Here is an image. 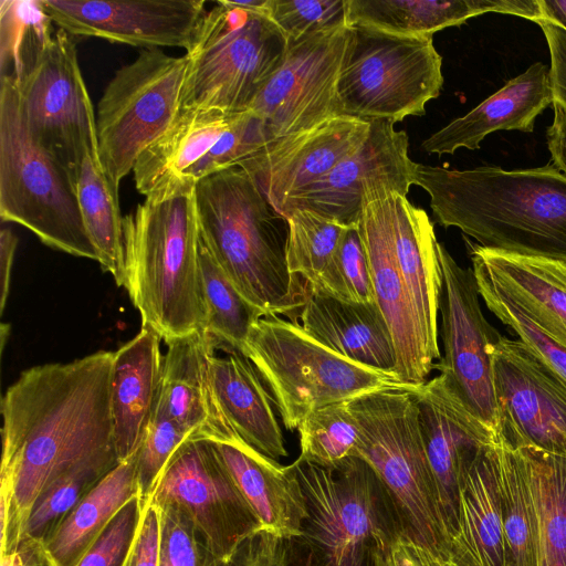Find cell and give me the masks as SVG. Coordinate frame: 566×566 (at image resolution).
Returning <instances> with one entry per match:
<instances>
[{
	"label": "cell",
	"instance_id": "2",
	"mask_svg": "<svg viewBox=\"0 0 566 566\" xmlns=\"http://www.w3.org/2000/svg\"><path fill=\"white\" fill-rule=\"evenodd\" d=\"M413 185L429 195L439 224L479 245L566 263V175L553 164L458 170L417 163Z\"/></svg>",
	"mask_w": 566,
	"mask_h": 566
},
{
	"label": "cell",
	"instance_id": "52",
	"mask_svg": "<svg viewBox=\"0 0 566 566\" xmlns=\"http://www.w3.org/2000/svg\"><path fill=\"white\" fill-rule=\"evenodd\" d=\"M554 119L547 128V145L553 165L566 175V111L553 104Z\"/></svg>",
	"mask_w": 566,
	"mask_h": 566
},
{
	"label": "cell",
	"instance_id": "47",
	"mask_svg": "<svg viewBox=\"0 0 566 566\" xmlns=\"http://www.w3.org/2000/svg\"><path fill=\"white\" fill-rule=\"evenodd\" d=\"M146 500L132 497L76 566H122L136 536Z\"/></svg>",
	"mask_w": 566,
	"mask_h": 566
},
{
	"label": "cell",
	"instance_id": "44",
	"mask_svg": "<svg viewBox=\"0 0 566 566\" xmlns=\"http://www.w3.org/2000/svg\"><path fill=\"white\" fill-rule=\"evenodd\" d=\"M193 434L177 422L153 409L145 428L137 457V480L142 496L147 500L177 449Z\"/></svg>",
	"mask_w": 566,
	"mask_h": 566
},
{
	"label": "cell",
	"instance_id": "41",
	"mask_svg": "<svg viewBox=\"0 0 566 566\" xmlns=\"http://www.w3.org/2000/svg\"><path fill=\"white\" fill-rule=\"evenodd\" d=\"M298 459L321 467H334L350 455L358 429L349 400L324 406L308 415L297 427Z\"/></svg>",
	"mask_w": 566,
	"mask_h": 566
},
{
	"label": "cell",
	"instance_id": "53",
	"mask_svg": "<svg viewBox=\"0 0 566 566\" xmlns=\"http://www.w3.org/2000/svg\"><path fill=\"white\" fill-rule=\"evenodd\" d=\"M18 245V238L10 229H2L0 232V312L2 313L7 303L11 269Z\"/></svg>",
	"mask_w": 566,
	"mask_h": 566
},
{
	"label": "cell",
	"instance_id": "7",
	"mask_svg": "<svg viewBox=\"0 0 566 566\" xmlns=\"http://www.w3.org/2000/svg\"><path fill=\"white\" fill-rule=\"evenodd\" d=\"M0 217L50 248L98 262L70 170L33 137L8 77L0 78Z\"/></svg>",
	"mask_w": 566,
	"mask_h": 566
},
{
	"label": "cell",
	"instance_id": "27",
	"mask_svg": "<svg viewBox=\"0 0 566 566\" xmlns=\"http://www.w3.org/2000/svg\"><path fill=\"white\" fill-rule=\"evenodd\" d=\"M297 319L308 336L336 354L396 374L392 336L376 302L350 303L310 289Z\"/></svg>",
	"mask_w": 566,
	"mask_h": 566
},
{
	"label": "cell",
	"instance_id": "48",
	"mask_svg": "<svg viewBox=\"0 0 566 566\" xmlns=\"http://www.w3.org/2000/svg\"><path fill=\"white\" fill-rule=\"evenodd\" d=\"M293 542L261 528L238 547L229 566H295Z\"/></svg>",
	"mask_w": 566,
	"mask_h": 566
},
{
	"label": "cell",
	"instance_id": "4",
	"mask_svg": "<svg viewBox=\"0 0 566 566\" xmlns=\"http://www.w3.org/2000/svg\"><path fill=\"white\" fill-rule=\"evenodd\" d=\"M124 286L143 326L168 342L206 329L195 189L123 217Z\"/></svg>",
	"mask_w": 566,
	"mask_h": 566
},
{
	"label": "cell",
	"instance_id": "22",
	"mask_svg": "<svg viewBox=\"0 0 566 566\" xmlns=\"http://www.w3.org/2000/svg\"><path fill=\"white\" fill-rule=\"evenodd\" d=\"M166 343L168 350L153 409L195 439L243 441L224 417L212 387L210 357L217 349L211 336L203 329Z\"/></svg>",
	"mask_w": 566,
	"mask_h": 566
},
{
	"label": "cell",
	"instance_id": "38",
	"mask_svg": "<svg viewBox=\"0 0 566 566\" xmlns=\"http://www.w3.org/2000/svg\"><path fill=\"white\" fill-rule=\"evenodd\" d=\"M52 23L41 0L0 1V78L23 82L53 36Z\"/></svg>",
	"mask_w": 566,
	"mask_h": 566
},
{
	"label": "cell",
	"instance_id": "39",
	"mask_svg": "<svg viewBox=\"0 0 566 566\" xmlns=\"http://www.w3.org/2000/svg\"><path fill=\"white\" fill-rule=\"evenodd\" d=\"M284 217L289 224L287 269L314 286L352 227L303 208L291 209Z\"/></svg>",
	"mask_w": 566,
	"mask_h": 566
},
{
	"label": "cell",
	"instance_id": "31",
	"mask_svg": "<svg viewBox=\"0 0 566 566\" xmlns=\"http://www.w3.org/2000/svg\"><path fill=\"white\" fill-rule=\"evenodd\" d=\"M346 23L408 36H430L468 19L500 12L537 22L538 0H345Z\"/></svg>",
	"mask_w": 566,
	"mask_h": 566
},
{
	"label": "cell",
	"instance_id": "1",
	"mask_svg": "<svg viewBox=\"0 0 566 566\" xmlns=\"http://www.w3.org/2000/svg\"><path fill=\"white\" fill-rule=\"evenodd\" d=\"M114 352L21 373L1 399L0 478L12 481V503L0 526V557H11L45 488L91 461L118 460L112 417ZM119 461V460H118Z\"/></svg>",
	"mask_w": 566,
	"mask_h": 566
},
{
	"label": "cell",
	"instance_id": "15",
	"mask_svg": "<svg viewBox=\"0 0 566 566\" xmlns=\"http://www.w3.org/2000/svg\"><path fill=\"white\" fill-rule=\"evenodd\" d=\"M496 429L515 447L566 457V381L521 339L490 344Z\"/></svg>",
	"mask_w": 566,
	"mask_h": 566
},
{
	"label": "cell",
	"instance_id": "34",
	"mask_svg": "<svg viewBox=\"0 0 566 566\" xmlns=\"http://www.w3.org/2000/svg\"><path fill=\"white\" fill-rule=\"evenodd\" d=\"M69 170L84 224L98 253V263L122 286L123 217L119 212L118 193L106 177L97 144L86 142Z\"/></svg>",
	"mask_w": 566,
	"mask_h": 566
},
{
	"label": "cell",
	"instance_id": "37",
	"mask_svg": "<svg viewBox=\"0 0 566 566\" xmlns=\"http://www.w3.org/2000/svg\"><path fill=\"white\" fill-rule=\"evenodd\" d=\"M199 265L207 313L205 331L211 336L216 349L241 352L252 325L265 315L234 287L201 237Z\"/></svg>",
	"mask_w": 566,
	"mask_h": 566
},
{
	"label": "cell",
	"instance_id": "5",
	"mask_svg": "<svg viewBox=\"0 0 566 566\" xmlns=\"http://www.w3.org/2000/svg\"><path fill=\"white\" fill-rule=\"evenodd\" d=\"M308 518L296 542L313 566H374L376 557L406 533L399 512L371 467L350 455L334 467L293 462Z\"/></svg>",
	"mask_w": 566,
	"mask_h": 566
},
{
	"label": "cell",
	"instance_id": "50",
	"mask_svg": "<svg viewBox=\"0 0 566 566\" xmlns=\"http://www.w3.org/2000/svg\"><path fill=\"white\" fill-rule=\"evenodd\" d=\"M536 23L542 28L549 49L553 104L566 111V30L545 19Z\"/></svg>",
	"mask_w": 566,
	"mask_h": 566
},
{
	"label": "cell",
	"instance_id": "20",
	"mask_svg": "<svg viewBox=\"0 0 566 566\" xmlns=\"http://www.w3.org/2000/svg\"><path fill=\"white\" fill-rule=\"evenodd\" d=\"M395 192L386 186L365 191L357 230L369 262L375 302L392 336L397 356L396 375L408 385L427 381L433 369L420 326L400 272L392 240Z\"/></svg>",
	"mask_w": 566,
	"mask_h": 566
},
{
	"label": "cell",
	"instance_id": "3",
	"mask_svg": "<svg viewBox=\"0 0 566 566\" xmlns=\"http://www.w3.org/2000/svg\"><path fill=\"white\" fill-rule=\"evenodd\" d=\"M200 237L240 294L264 315L297 323L308 284L286 264L289 224L240 166L197 182Z\"/></svg>",
	"mask_w": 566,
	"mask_h": 566
},
{
	"label": "cell",
	"instance_id": "9",
	"mask_svg": "<svg viewBox=\"0 0 566 566\" xmlns=\"http://www.w3.org/2000/svg\"><path fill=\"white\" fill-rule=\"evenodd\" d=\"M349 405L358 429L354 455L366 461L381 480L406 533L434 555L447 558L449 537L424 450L413 389L379 390L350 399Z\"/></svg>",
	"mask_w": 566,
	"mask_h": 566
},
{
	"label": "cell",
	"instance_id": "43",
	"mask_svg": "<svg viewBox=\"0 0 566 566\" xmlns=\"http://www.w3.org/2000/svg\"><path fill=\"white\" fill-rule=\"evenodd\" d=\"M265 14L287 42L347 24L345 0H266Z\"/></svg>",
	"mask_w": 566,
	"mask_h": 566
},
{
	"label": "cell",
	"instance_id": "17",
	"mask_svg": "<svg viewBox=\"0 0 566 566\" xmlns=\"http://www.w3.org/2000/svg\"><path fill=\"white\" fill-rule=\"evenodd\" d=\"M367 139L321 179L289 197L280 213L294 208L314 211L344 226L356 228L366 190L386 186L406 196L413 185L417 163L408 154L405 130L388 120H371Z\"/></svg>",
	"mask_w": 566,
	"mask_h": 566
},
{
	"label": "cell",
	"instance_id": "49",
	"mask_svg": "<svg viewBox=\"0 0 566 566\" xmlns=\"http://www.w3.org/2000/svg\"><path fill=\"white\" fill-rule=\"evenodd\" d=\"M159 534V509L148 497L143 509L136 536L122 566H157Z\"/></svg>",
	"mask_w": 566,
	"mask_h": 566
},
{
	"label": "cell",
	"instance_id": "45",
	"mask_svg": "<svg viewBox=\"0 0 566 566\" xmlns=\"http://www.w3.org/2000/svg\"><path fill=\"white\" fill-rule=\"evenodd\" d=\"M157 506L160 513L157 566H207L211 556L190 518L175 505Z\"/></svg>",
	"mask_w": 566,
	"mask_h": 566
},
{
	"label": "cell",
	"instance_id": "29",
	"mask_svg": "<svg viewBox=\"0 0 566 566\" xmlns=\"http://www.w3.org/2000/svg\"><path fill=\"white\" fill-rule=\"evenodd\" d=\"M160 336L147 326L114 352L112 417L119 462L139 448L161 380Z\"/></svg>",
	"mask_w": 566,
	"mask_h": 566
},
{
	"label": "cell",
	"instance_id": "14",
	"mask_svg": "<svg viewBox=\"0 0 566 566\" xmlns=\"http://www.w3.org/2000/svg\"><path fill=\"white\" fill-rule=\"evenodd\" d=\"M443 287L439 311L443 356L440 371L464 407L490 427L497 424V402L489 347L500 334L483 315L472 268L458 264L438 242Z\"/></svg>",
	"mask_w": 566,
	"mask_h": 566
},
{
	"label": "cell",
	"instance_id": "12",
	"mask_svg": "<svg viewBox=\"0 0 566 566\" xmlns=\"http://www.w3.org/2000/svg\"><path fill=\"white\" fill-rule=\"evenodd\" d=\"M149 497L180 509L220 562L229 563L244 539L262 528L207 439L190 438L177 449Z\"/></svg>",
	"mask_w": 566,
	"mask_h": 566
},
{
	"label": "cell",
	"instance_id": "40",
	"mask_svg": "<svg viewBox=\"0 0 566 566\" xmlns=\"http://www.w3.org/2000/svg\"><path fill=\"white\" fill-rule=\"evenodd\" d=\"M118 463L116 459L82 463L53 480L35 501L23 538L43 544L61 521Z\"/></svg>",
	"mask_w": 566,
	"mask_h": 566
},
{
	"label": "cell",
	"instance_id": "55",
	"mask_svg": "<svg viewBox=\"0 0 566 566\" xmlns=\"http://www.w3.org/2000/svg\"><path fill=\"white\" fill-rule=\"evenodd\" d=\"M432 560L434 566H452L447 559L437 556L432 553Z\"/></svg>",
	"mask_w": 566,
	"mask_h": 566
},
{
	"label": "cell",
	"instance_id": "6",
	"mask_svg": "<svg viewBox=\"0 0 566 566\" xmlns=\"http://www.w3.org/2000/svg\"><path fill=\"white\" fill-rule=\"evenodd\" d=\"M266 0H219L190 49L179 111L243 113L282 64L287 40L265 14Z\"/></svg>",
	"mask_w": 566,
	"mask_h": 566
},
{
	"label": "cell",
	"instance_id": "33",
	"mask_svg": "<svg viewBox=\"0 0 566 566\" xmlns=\"http://www.w3.org/2000/svg\"><path fill=\"white\" fill-rule=\"evenodd\" d=\"M138 450L109 471L42 544L49 566H76L117 512L140 494Z\"/></svg>",
	"mask_w": 566,
	"mask_h": 566
},
{
	"label": "cell",
	"instance_id": "25",
	"mask_svg": "<svg viewBox=\"0 0 566 566\" xmlns=\"http://www.w3.org/2000/svg\"><path fill=\"white\" fill-rule=\"evenodd\" d=\"M553 103L551 69L536 62L471 112L426 138L421 149L453 154L459 148L479 149L483 138L496 130L532 133L535 118Z\"/></svg>",
	"mask_w": 566,
	"mask_h": 566
},
{
	"label": "cell",
	"instance_id": "42",
	"mask_svg": "<svg viewBox=\"0 0 566 566\" xmlns=\"http://www.w3.org/2000/svg\"><path fill=\"white\" fill-rule=\"evenodd\" d=\"M310 289L345 302H375L369 262L357 227L346 231L317 283Z\"/></svg>",
	"mask_w": 566,
	"mask_h": 566
},
{
	"label": "cell",
	"instance_id": "26",
	"mask_svg": "<svg viewBox=\"0 0 566 566\" xmlns=\"http://www.w3.org/2000/svg\"><path fill=\"white\" fill-rule=\"evenodd\" d=\"M212 443L261 527L286 539H300L308 511L294 464L283 467L244 441Z\"/></svg>",
	"mask_w": 566,
	"mask_h": 566
},
{
	"label": "cell",
	"instance_id": "11",
	"mask_svg": "<svg viewBox=\"0 0 566 566\" xmlns=\"http://www.w3.org/2000/svg\"><path fill=\"white\" fill-rule=\"evenodd\" d=\"M189 59L160 49L142 50L107 84L97 105L98 155L118 193L139 155L176 119Z\"/></svg>",
	"mask_w": 566,
	"mask_h": 566
},
{
	"label": "cell",
	"instance_id": "56",
	"mask_svg": "<svg viewBox=\"0 0 566 566\" xmlns=\"http://www.w3.org/2000/svg\"><path fill=\"white\" fill-rule=\"evenodd\" d=\"M207 566H229V563L220 562L210 557Z\"/></svg>",
	"mask_w": 566,
	"mask_h": 566
},
{
	"label": "cell",
	"instance_id": "28",
	"mask_svg": "<svg viewBox=\"0 0 566 566\" xmlns=\"http://www.w3.org/2000/svg\"><path fill=\"white\" fill-rule=\"evenodd\" d=\"M392 240L426 350L432 360L440 359L438 312L443 277L438 240L427 212L397 192L392 206Z\"/></svg>",
	"mask_w": 566,
	"mask_h": 566
},
{
	"label": "cell",
	"instance_id": "36",
	"mask_svg": "<svg viewBox=\"0 0 566 566\" xmlns=\"http://www.w3.org/2000/svg\"><path fill=\"white\" fill-rule=\"evenodd\" d=\"M520 449L541 522V566H566V457Z\"/></svg>",
	"mask_w": 566,
	"mask_h": 566
},
{
	"label": "cell",
	"instance_id": "24",
	"mask_svg": "<svg viewBox=\"0 0 566 566\" xmlns=\"http://www.w3.org/2000/svg\"><path fill=\"white\" fill-rule=\"evenodd\" d=\"M241 114L179 111L169 128L139 155L133 169L137 190L150 200L193 190L192 174Z\"/></svg>",
	"mask_w": 566,
	"mask_h": 566
},
{
	"label": "cell",
	"instance_id": "57",
	"mask_svg": "<svg viewBox=\"0 0 566 566\" xmlns=\"http://www.w3.org/2000/svg\"><path fill=\"white\" fill-rule=\"evenodd\" d=\"M303 566H313V565H311L307 560H305V563L303 564Z\"/></svg>",
	"mask_w": 566,
	"mask_h": 566
},
{
	"label": "cell",
	"instance_id": "30",
	"mask_svg": "<svg viewBox=\"0 0 566 566\" xmlns=\"http://www.w3.org/2000/svg\"><path fill=\"white\" fill-rule=\"evenodd\" d=\"M444 559L452 566H504L497 436L468 474L460 495L458 526Z\"/></svg>",
	"mask_w": 566,
	"mask_h": 566
},
{
	"label": "cell",
	"instance_id": "10",
	"mask_svg": "<svg viewBox=\"0 0 566 566\" xmlns=\"http://www.w3.org/2000/svg\"><path fill=\"white\" fill-rule=\"evenodd\" d=\"M352 29L337 85V115L392 124L422 116L443 84L442 57L432 38Z\"/></svg>",
	"mask_w": 566,
	"mask_h": 566
},
{
	"label": "cell",
	"instance_id": "23",
	"mask_svg": "<svg viewBox=\"0 0 566 566\" xmlns=\"http://www.w3.org/2000/svg\"><path fill=\"white\" fill-rule=\"evenodd\" d=\"M467 243L476 283L512 303L566 349V263Z\"/></svg>",
	"mask_w": 566,
	"mask_h": 566
},
{
	"label": "cell",
	"instance_id": "18",
	"mask_svg": "<svg viewBox=\"0 0 566 566\" xmlns=\"http://www.w3.org/2000/svg\"><path fill=\"white\" fill-rule=\"evenodd\" d=\"M53 23L72 36L137 48L188 51L207 13L203 0H41Z\"/></svg>",
	"mask_w": 566,
	"mask_h": 566
},
{
	"label": "cell",
	"instance_id": "21",
	"mask_svg": "<svg viewBox=\"0 0 566 566\" xmlns=\"http://www.w3.org/2000/svg\"><path fill=\"white\" fill-rule=\"evenodd\" d=\"M371 123L334 116L321 124L270 140L242 167L280 212L292 195L314 184L364 144Z\"/></svg>",
	"mask_w": 566,
	"mask_h": 566
},
{
	"label": "cell",
	"instance_id": "51",
	"mask_svg": "<svg viewBox=\"0 0 566 566\" xmlns=\"http://www.w3.org/2000/svg\"><path fill=\"white\" fill-rule=\"evenodd\" d=\"M374 566H434V564L429 549L407 533H402L376 557Z\"/></svg>",
	"mask_w": 566,
	"mask_h": 566
},
{
	"label": "cell",
	"instance_id": "16",
	"mask_svg": "<svg viewBox=\"0 0 566 566\" xmlns=\"http://www.w3.org/2000/svg\"><path fill=\"white\" fill-rule=\"evenodd\" d=\"M33 137L67 168L86 142L96 143V114L78 64L74 36L57 28L18 86Z\"/></svg>",
	"mask_w": 566,
	"mask_h": 566
},
{
	"label": "cell",
	"instance_id": "13",
	"mask_svg": "<svg viewBox=\"0 0 566 566\" xmlns=\"http://www.w3.org/2000/svg\"><path fill=\"white\" fill-rule=\"evenodd\" d=\"M352 33V27L343 24L287 42L282 64L249 109L271 139L338 116L337 85Z\"/></svg>",
	"mask_w": 566,
	"mask_h": 566
},
{
	"label": "cell",
	"instance_id": "46",
	"mask_svg": "<svg viewBox=\"0 0 566 566\" xmlns=\"http://www.w3.org/2000/svg\"><path fill=\"white\" fill-rule=\"evenodd\" d=\"M478 290L486 307L566 381V349L545 335L512 303L482 284H478Z\"/></svg>",
	"mask_w": 566,
	"mask_h": 566
},
{
	"label": "cell",
	"instance_id": "19",
	"mask_svg": "<svg viewBox=\"0 0 566 566\" xmlns=\"http://www.w3.org/2000/svg\"><path fill=\"white\" fill-rule=\"evenodd\" d=\"M413 392L424 450L450 545L458 526L464 482L482 452L494 443L496 429L472 415L440 374L419 385Z\"/></svg>",
	"mask_w": 566,
	"mask_h": 566
},
{
	"label": "cell",
	"instance_id": "54",
	"mask_svg": "<svg viewBox=\"0 0 566 566\" xmlns=\"http://www.w3.org/2000/svg\"><path fill=\"white\" fill-rule=\"evenodd\" d=\"M542 19L566 30V0H538Z\"/></svg>",
	"mask_w": 566,
	"mask_h": 566
},
{
	"label": "cell",
	"instance_id": "8",
	"mask_svg": "<svg viewBox=\"0 0 566 566\" xmlns=\"http://www.w3.org/2000/svg\"><path fill=\"white\" fill-rule=\"evenodd\" d=\"M250 359L286 429L293 431L313 411L388 389H415L395 373L355 363L308 336L298 323L277 315L260 317L241 352Z\"/></svg>",
	"mask_w": 566,
	"mask_h": 566
},
{
	"label": "cell",
	"instance_id": "32",
	"mask_svg": "<svg viewBox=\"0 0 566 566\" xmlns=\"http://www.w3.org/2000/svg\"><path fill=\"white\" fill-rule=\"evenodd\" d=\"M210 357L212 387L224 417L249 446L279 462L287 455L272 398L248 357L235 349Z\"/></svg>",
	"mask_w": 566,
	"mask_h": 566
},
{
	"label": "cell",
	"instance_id": "35",
	"mask_svg": "<svg viewBox=\"0 0 566 566\" xmlns=\"http://www.w3.org/2000/svg\"><path fill=\"white\" fill-rule=\"evenodd\" d=\"M504 566H541V522L525 458L496 429Z\"/></svg>",
	"mask_w": 566,
	"mask_h": 566
}]
</instances>
